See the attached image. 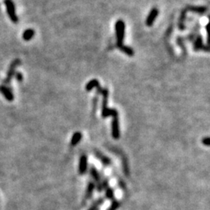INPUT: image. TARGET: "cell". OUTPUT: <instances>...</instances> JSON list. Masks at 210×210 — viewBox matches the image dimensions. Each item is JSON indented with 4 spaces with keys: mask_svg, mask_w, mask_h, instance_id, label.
Here are the masks:
<instances>
[{
    "mask_svg": "<svg viewBox=\"0 0 210 210\" xmlns=\"http://www.w3.org/2000/svg\"><path fill=\"white\" fill-rule=\"evenodd\" d=\"M103 202H104V199H103V198H99V199L97 200V201L93 203V206H92L88 210H98L100 208V206H101Z\"/></svg>",
    "mask_w": 210,
    "mask_h": 210,
    "instance_id": "4fadbf2b",
    "label": "cell"
},
{
    "mask_svg": "<svg viewBox=\"0 0 210 210\" xmlns=\"http://www.w3.org/2000/svg\"><path fill=\"white\" fill-rule=\"evenodd\" d=\"M20 63L21 62L19 59H16L13 61L12 63L10 64V66H9V70H8L7 75H6V78L3 80L4 86H6V87H9V84H10L11 80H12V79L13 78L14 75H15L16 69L17 68V66H20Z\"/></svg>",
    "mask_w": 210,
    "mask_h": 210,
    "instance_id": "3957f363",
    "label": "cell"
},
{
    "mask_svg": "<svg viewBox=\"0 0 210 210\" xmlns=\"http://www.w3.org/2000/svg\"><path fill=\"white\" fill-rule=\"evenodd\" d=\"M119 207V202L117 200L114 199L112 200V202H111V207L108 209V210H117Z\"/></svg>",
    "mask_w": 210,
    "mask_h": 210,
    "instance_id": "2e32d148",
    "label": "cell"
},
{
    "mask_svg": "<svg viewBox=\"0 0 210 210\" xmlns=\"http://www.w3.org/2000/svg\"><path fill=\"white\" fill-rule=\"evenodd\" d=\"M95 154H96V156L102 162V164L105 166H109L111 164V160L108 157H107L106 156L103 155L102 153H100V152L96 151L95 152Z\"/></svg>",
    "mask_w": 210,
    "mask_h": 210,
    "instance_id": "9c48e42d",
    "label": "cell"
},
{
    "mask_svg": "<svg viewBox=\"0 0 210 210\" xmlns=\"http://www.w3.org/2000/svg\"><path fill=\"white\" fill-rule=\"evenodd\" d=\"M116 36H117V46L120 48L121 51H123L129 56L134 55V51L129 47L124 46L123 41L125 37V23L122 20H119L115 24Z\"/></svg>",
    "mask_w": 210,
    "mask_h": 210,
    "instance_id": "7a4b0ae2",
    "label": "cell"
},
{
    "mask_svg": "<svg viewBox=\"0 0 210 210\" xmlns=\"http://www.w3.org/2000/svg\"><path fill=\"white\" fill-rule=\"evenodd\" d=\"M189 10L194 11V12H198V13H203L206 10V7H189Z\"/></svg>",
    "mask_w": 210,
    "mask_h": 210,
    "instance_id": "e0dca14e",
    "label": "cell"
},
{
    "mask_svg": "<svg viewBox=\"0 0 210 210\" xmlns=\"http://www.w3.org/2000/svg\"><path fill=\"white\" fill-rule=\"evenodd\" d=\"M200 48H204V47L202 46V38L201 37H198V38H197V41L195 44V49L198 50Z\"/></svg>",
    "mask_w": 210,
    "mask_h": 210,
    "instance_id": "9a60e30c",
    "label": "cell"
},
{
    "mask_svg": "<svg viewBox=\"0 0 210 210\" xmlns=\"http://www.w3.org/2000/svg\"><path fill=\"white\" fill-rule=\"evenodd\" d=\"M82 139V134L81 132H76V133H74V135H72V139H71V145L72 146H75L81 141Z\"/></svg>",
    "mask_w": 210,
    "mask_h": 210,
    "instance_id": "30bf717a",
    "label": "cell"
},
{
    "mask_svg": "<svg viewBox=\"0 0 210 210\" xmlns=\"http://www.w3.org/2000/svg\"><path fill=\"white\" fill-rule=\"evenodd\" d=\"M158 14H159V11H158V9H156V8H153V9L150 11V14H149V16L147 17L146 20V24L148 27H151V26L153 25L155 20H156V17H157Z\"/></svg>",
    "mask_w": 210,
    "mask_h": 210,
    "instance_id": "52a82bcc",
    "label": "cell"
},
{
    "mask_svg": "<svg viewBox=\"0 0 210 210\" xmlns=\"http://www.w3.org/2000/svg\"><path fill=\"white\" fill-rule=\"evenodd\" d=\"M14 76H15V78H16V80H17V81L22 82L23 80H24V76H23V75H22V73H21V72H16L15 75H14Z\"/></svg>",
    "mask_w": 210,
    "mask_h": 210,
    "instance_id": "ac0fdd59",
    "label": "cell"
},
{
    "mask_svg": "<svg viewBox=\"0 0 210 210\" xmlns=\"http://www.w3.org/2000/svg\"><path fill=\"white\" fill-rule=\"evenodd\" d=\"M0 93L4 96V97L9 102H12L14 99L13 93L12 90L10 87H6L4 85L0 86Z\"/></svg>",
    "mask_w": 210,
    "mask_h": 210,
    "instance_id": "5b68a950",
    "label": "cell"
},
{
    "mask_svg": "<svg viewBox=\"0 0 210 210\" xmlns=\"http://www.w3.org/2000/svg\"><path fill=\"white\" fill-rule=\"evenodd\" d=\"M94 188H95V184L93 183V182L90 181V183L88 184V186H87V192H86L85 195L86 199H88V198H90V197L92 196V194H93Z\"/></svg>",
    "mask_w": 210,
    "mask_h": 210,
    "instance_id": "7c38bea8",
    "label": "cell"
},
{
    "mask_svg": "<svg viewBox=\"0 0 210 210\" xmlns=\"http://www.w3.org/2000/svg\"><path fill=\"white\" fill-rule=\"evenodd\" d=\"M34 33L35 32L33 29H27L23 34V38L27 41H30L33 38V37L34 36Z\"/></svg>",
    "mask_w": 210,
    "mask_h": 210,
    "instance_id": "8fae6325",
    "label": "cell"
},
{
    "mask_svg": "<svg viewBox=\"0 0 210 210\" xmlns=\"http://www.w3.org/2000/svg\"><path fill=\"white\" fill-rule=\"evenodd\" d=\"M106 196L107 198H109V199L111 200H114V192H113V190L111 189V188H109V187H107L106 188Z\"/></svg>",
    "mask_w": 210,
    "mask_h": 210,
    "instance_id": "5bb4252c",
    "label": "cell"
},
{
    "mask_svg": "<svg viewBox=\"0 0 210 210\" xmlns=\"http://www.w3.org/2000/svg\"><path fill=\"white\" fill-rule=\"evenodd\" d=\"M202 143L206 146H209V137H206V138H203L202 139Z\"/></svg>",
    "mask_w": 210,
    "mask_h": 210,
    "instance_id": "d6986e66",
    "label": "cell"
},
{
    "mask_svg": "<svg viewBox=\"0 0 210 210\" xmlns=\"http://www.w3.org/2000/svg\"><path fill=\"white\" fill-rule=\"evenodd\" d=\"M87 169V155H82L79 164V173L80 174H85Z\"/></svg>",
    "mask_w": 210,
    "mask_h": 210,
    "instance_id": "ba28073f",
    "label": "cell"
},
{
    "mask_svg": "<svg viewBox=\"0 0 210 210\" xmlns=\"http://www.w3.org/2000/svg\"><path fill=\"white\" fill-rule=\"evenodd\" d=\"M90 174H91L92 177L93 178V180L95 181V182L97 185V190L99 192L102 191L103 186H102V182L101 181V177H100L99 173L97 172V169L94 167H91L90 168Z\"/></svg>",
    "mask_w": 210,
    "mask_h": 210,
    "instance_id": "8992f818",
    "label": "cell"
},
{
    "mask_svg": "<svg viewBox=\"0 0 210 210\" xmlns=\"http://www.w3.org/2000/svg\"><path fill=\"white\" fill-rule=\"evenodd\" d=\"M5 4L6 6V11H7L8 16L11 21L14 24H17L19 21L18 17L16 14V9L13 0H5Z\"/></svg>",
    "mask_w": 210,
    "mask_h": 210,
    "instance_id": "277c9868",
    "label": "cell"
},
{
    "mask_svg": "<svg viewBox=\"0 0 210 210\" xmlns=\"http://www.w3.org/2000/svg\"><path fill=\"white\" fill-rule=\"evenodd\" d=\"M93 87H96L100 93L103 95V104H102V118H107L108 116H112V136L114 139H118L120 137V130H119V122H118V111L114 109H108V90L107 89H102L100 86L99 82L97 80H92L86 86V90L87 91H90Z\"/></svg>",
    "mask_w": 210,
    "mask_h": 210,
    "instance_id": "6da1fadb",
    "label": "cell"
}]
</instances>
